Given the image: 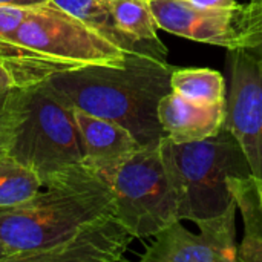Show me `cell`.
Instances as JSON below:
<instances>
[{
	"label": "cell",
	"instance_id": "obj_4",
	"mask_svg": "<svg viewBox=\"0 0 262 262\" xmlns=\"http://www.w3.org/2000/svg\"><path fill=\"white\" fill-rule=\"evenodd\" d=\"M9 104L14 123L6 152L31 167L43 187L84 163L72 106L48 81L12 89Z\"/></svg>",
	"mask_w": 262,
	"mask_h": 262
},
{
	"label": "cell",
	"instance_id": "obj_16",
	"mask_svg": "<svg viewBox=\"0 0 262 262\" xmlns=\"http://www.w3.org/2000/svg\"><path fill=\"white\" fill-rule=\"evenodd\" d=\"M43 189L40 177L8 152L0 155V209L12 207L35 196Z\"/></svg>",
	"mask_w": 262,
	"mask_h": 262
},
{
	"label": "cell",
	"instance_id": "obj_13",
	"mask_svg": "<svg viewBox=\"0 0 262 262\" xmlns=\"http://www.w3.org/2000/svg\"><path fill=\"white\" fill-rule=\"evenodd\" d=\"M57 8L78 18L89 28L107 37L111 41L127 51L129 54H152L167 60V49L141 45L127 38L115 25L114 17L104 0H49Z\"/></svg>",
	"mask_w": 262,
	"mask_h": 262
},
{
	"label": "cell",
	"instance_id": "obj_1",
	"mask_svg": "<svg viewBox=\"0 0 262 262\" xmlns=\"http://www.w3.org/2000/svg\"><path fill=\"white\" fill-rule=\"evenodd\" d=\"M31 200L0 209L9 262L121 261L135 239L117 216L107 181L83 163Z\"/></svg>",
	"mask_w": 262,
	"mask_h": 262
},
{
	"label": "cell",
	"instance_id": "obj_11",
	"mask_svg": "<svg viewBox=\"0 0 262 262\" xmlns=\"http://www.w3.org/2000/svg\"><path fill=\"white\" fill-rule=\"evenodd\" d=\"M141 255L144 262H226L224 256L201 235L175 221L160 233Z\"/></svg>",
	"mask_w": 262,
	"mask_h": 262
},
{
	"label": "cell",
	"instance_id": "obj_18",
	"mask_svg": "<svg viewBox=\"0 0 262 262\" xmlns=\"http://www.w3.org/2000/svg\"><path fill=\"white\" fill-rule=\"evenodd\" d=\"M244 25L249 48H255L262 57V0H250L244 5Z\"/></svg>",
	"mask_w": 262,
	"mask_h": 262
},
{
	"label": "cell",
	"instance_id": "obj_19",
	"mask_svg": "<svg viewBox=\"0 0 262 262\" xmlns=\"http://www.w3.org/2000/svg\"><path fill=\"white\" fill-rule=\"evenodd\" d=\"M31 8L15 6V5H0V43L9 40L15 34V31L23 23Z\"/></svg>",
	"mask_w": 262,
	"mask_h": 262
},
{
	"label": "cell",
	"instance_id": "obj_15",
	"mask_svg": "<svg viewBox=\"0 0 262 262\" xmlns=\"http://www.w3.org/2000/svg\"><path fill=\"white\" fill-rule=\"evenodd\" d=\"M117 28L132 41L167 49L158 37V25L147 0H104Z\"/></svg>",
	"mask_w": 262,
	"mask_h": 262
},
{
	"label": "cell",
	"instance_id": "obj_22",
	"mask_svg": "<svg viewBox=\"0 0 262 262\" xmlns=\"http://www.w3.org/2000/svg\"><path fill=\"white\" fill-rule=\"evenodd\" d=\"M189 2L204 8H216V9H238L243 6L236 0H189Z\"/></svg>",
	"mask_w": 262,
	"mask_h": 262
},
{
	"label": "cell",
	"instance_id": "obj_9",
	"mask_svg": "<svg viewBox=\"0 0 262 262\" xmlns=\"http://www.w3.org/2000/svg\"><path fill=\"white\" fill-rule=\"evenodd\" d=\"M80 130L84 163L98 173L107 172L143 149L137 138L121 124L72 107Z\"/></svg>",
	"mask_w": 262,
	"mask_h": 262
},
{
	"label": "cell",
	"instance_id": "obj_25",
	"mask_svg": "<svg viewBox=\"0 0 262 262\" xmlns=\"http://www.w3.org/2000/svg\"><path fill=\"white\" fill-rule=\"evenodd\" d=\"M3 152H6V150H0V155H2V154H3Z\"/></svg>",
	"mask_w": 262,
	"mask_h": 262
},
{
	"label": "cell",
	"instance_id": "obj_17",
	"mask_svg": "<svg viewBox=\"0 0 262 262\" xmlns=\"http://www.w3.org/2000/svg\"><path fill=\"white\" fill-rule=\"evenodd\" d=\"M236 209V201H233L223 213L195 221L200 233L224 256L226 262H236L238 259L235 229Z\"/></svg>",
	"mask_w": 262,
	"mask_h": 262
},
{
	"label": "cell",
	"instance_id": "obj_20",
	"mask_svg": "<svg viewBox=\"0 0 262 262\" xmlns=\"http://www.w3.org/2000/svg\"><path fill=\"white\" fill-rule=\"evenodd\" d=\"M12 123H14V112L9 104V97L3 109H0V150L8 149L11 130H12Z\"/></svg>",
	"mask_w": 262,
	"mask_h": 262
},
{
	"label": "cell",
	"instance_id": "obj_2",
	"mask_svg": "<svg viewBox=\"0 0 262 262\" xmlns=\"http://www.w3.org/2000/svg\"><path fill=\"white\" fill-rule=\"evenodd\" d=\"M173 66L152 54H129L121 64H92L51 75L46 81L72 106L126 127L143 147L164 138L158 106L172 91Z\"/></svg>",
	"mask_w": 262,
	"mask_h": 262
},
{
	"label": "cell",
	"instance_id": "obj_24",
	"mask_svg": "<svg viewBox=\"0 0 262 262\" xmlns=\"http://www.w3.org/2000/svg\"><path fill=\"white\" fill-rule=\"evenodd\" d=\"M11 261V252L8 250V247L0 241V262H9Z\"/></svg>",
	"mask_w": 262,
	"mask_h": 262
},
{
	"label": "cell",
	"instance_id": "obj_23",
	"mask_svg": "<svg viewBox=\"0 0 262 262\" xmlns=\"http://www.w3.org/2000/svg\"><path fill=\"white\" fill-rule=\"evenodd\" d=\"M49 0H0V5H15V6H38L41 3H46Z\"/></svg>",
	"mask_w": 262,
	"mask_h": 262
},
{
	"label": "cell",
	"instance_id": "obj_5",
	"mask_svg": "<svg viewBox=\"0 0 262 262\" xmlns=\"http://www.w3.org/2000/svg\"><path fill=\"white\" fill-rule=\"evenodd\" d=\"M160 150L175 190L180 221L195 223L223 213L235 201L227 180L252 173L239 143L226 129L200 141L163 138Z\"/></svg>",
	"mask_w": 262,
	"mask_h": 262
},
{
	"label": "cell",
	"instance_id": "obj_10",
	"mask_svg": "<svg viewBox=\"0 0 262 262\" xmlns=\"http://www.w3.org/2000/svg\"><path fill=\"white\" fill-rule=\"evenodd\" d=\"M226 106H200L170 91L158 106V118L164 138L173 143L200 141L223 130Z\"/></svg>",
	"mask_w": 262,
	"mask_h": 262
},
{
	"label": "cell",
	"instance_id": "obj_14",
	"mask_svg": "<svg viewBox=\"0 0 262 262\" xmlns=\"http://www.w3.org/2000/svg\"><path fill=\"white\" fill-rule=\"evenodd\" d=\"M172 91L186 100L212 107L226 106V81L221 72L210 68L173 69L170 77Z\"/></svg>",
	"mask_w": 262,
	"mask_h": 262
},
{
	"label": "cell",
	"instance_id": "obj_8",
	"mask_svg": "<svg viewBox=\"0 0 262 262\" xmlns=\"http://www.w3.org/2000/svg\"><path fill=\"white\" fill-rule=\"evenodd\" d=\"M160 29L193 41L226 48H249L244 5L238 9L204 8L189 0H147Z\"/></svg>",
	"mask_w": 262,
	"mask_h": 262
},
{
	"label": "cell",
	"instance_id": "obj_7",
	"mask_svg": "<svg viewBox=\"0 0 262 262\" xmlns=\"http://www.w3.org/2000/svg\"><path fill=\"white\" fill-rule=\"evenodd\" d=\"M230 88L223 129L239 143L250 170L262 178V57L255 48L229 51Z\"/></svg>",
	"mask_w": 262,
	"mask_h": 262
},
{
	"label": "cell",
	"instance_id": "obj_21",
	"mask_svg": "<svg viewBox=\"0 0 262 262\" xmlns=\"http://www.w3.org/2000/svg\"><path fill=\"white\" fill-rule=\"evenodd\" d=\"M15 88H17V83H15V78H14L9 66L5 63V60L0 58V109L5 107L9 94Z\"/></svg>",
	"mask_w": 262,
	"mask_h": 262
},
{
	"label": "cell",
	"instance_id": "obj_3",
	"mask_svg": "<svg viewBox=\"0 0 262 262\" xmlns=\"http://www.w3.org/2000/svg\"><path fill=\"white\" fill-rule=\"evenodd\" d=\"M129 52L51 2L32 6L15 34L0 43V58L17 88L92 64H121Z\"/></svg>",
	"mask_w": 262,
	"mask_h": 262
},
{
	"label": "cell",
	"instance_id": "obj_12",
	"mask_svg": "<svg viewBox=\"0 0 262 262\" xmlns=\"http://www.w3.org/2000/svg\"><path fill=\"white\" fill-rule=\"evenodd\" d=\"M229 189L244 221V238L238 246V262H262V178L230 177Z\"/></svg>",
	"mask_w": 262,
	"mask_h": 262
},
{
	"label": "cell",
	"instance_id": "obj_6",
	"mask_svg": "<svg viewBox=\"0 0 262 262\" xmlns=\"http://www.w3.org/2000/svg\"><path fill=\"white\" fill-rule=\"evenodd\" d=\"M109 184L117 216L134 238H154L178 218L173 186L158 147H143L100 173Z\"/></svg>",
	"mask_w": 262,
	"mask_h": 262
}]
</instances>
